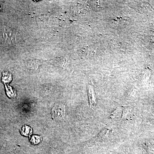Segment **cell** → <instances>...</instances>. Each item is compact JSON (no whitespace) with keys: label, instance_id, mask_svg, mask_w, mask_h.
Listing matches in <instances>:
<instances>
[{"label":"cell","instance_id":"obj_7","mask_svg":"<svg viewBox=\"0 0 154 154\" xmlns=\"http://www.w3.org/2000/svg\"><path fill=\"white\" fill-rule=\"evenodd\" d=\"M131 110L130 107H126L123 108V115H122V118H125L126 117L127 115L128 114V113H130Z\"/></svg>","mask_w":154,"mask_h":154},{"label":"cell","instance_id":"obj_3","mask_svg":"<svg viewBox=\"0 0 154 154\" xmlns=\"http://www.w3.org/2000/svg\"><path fill=\"white\" fill-rule=\"evenodd\" d=\"M109 132V129H107V128L102 129V131L100 132V133L98 135L97 137V139L102 140V139L108 137Z\"/></svg>","mask_w":154,"mask_h":154},{"label":"cell","instance_id":"obj_4","mask_svg":"<svg viewBox=\"0 0 154 154\" xmlns=\"http://www.w3.org/2000/svg\"><path fill=\"white\" fill-rule=\"evenodd\" d=\"M21 133L25 136H29L32 133V130L30 127L25 125L23 127L21 130Z\"/></svg>","mask_w":154,"mask_h":154},{"label":"cell","instance_id":"obj_5","mask_svg":"<svg viewBox=\"0 0 154 154\" xmlns=\"http://www.w3.org/2000/svg\"><path fill=\"white\" fill-rule=\"evenodd\" d=\"M121 108H117L112 113L110 116V119H115L120 117L121 114Z\"/></svg>","mask_w":154,"mask_h":154},{"label":"cell","instance_id":"obj_6","mask_svg":"<svg viewBox=\"0 0 154 154\" xmlns=\"http://www.w3.org/2000/svg\"><path fill=\"white\" fill-rule=\"evenodd\" d=\"M30 141L33 144H37L40 142V137L37 135H34L32 137Z\"/></svg>","mask_w":154,"mask_h":154},{"label":"cell","instance_id":"obj_2","mask_svg":"<svg viewBox=\"0 0 154 154\" xmlns=\"http://www.w3.org/2000/svg\"><path fill=\"white\" fill-rule=\"evenodd\" d=\"M65 107L64 105L60 104L56 106L53 109L52 112L54 113V116L55 117H57L61 119L64 116L65 113Z\"/></svg>","mask_w":154,"mask_h":154},{"label":"cell","instance_id":"obj_1","mask_svg":"<svg viewBox=\"0 0 154 154\" xmlns=\"http://www.w3.org/2000/svg\"><path fill=\"white\" fill-rule=\"evenodd\" d=\"M88 93L89 96V102L90 108L94 109L96 104V96L94 89L91 86L89 85L88 87Z\"/></svg>","mask_w":154,"mask_h":154}]
</instances>
